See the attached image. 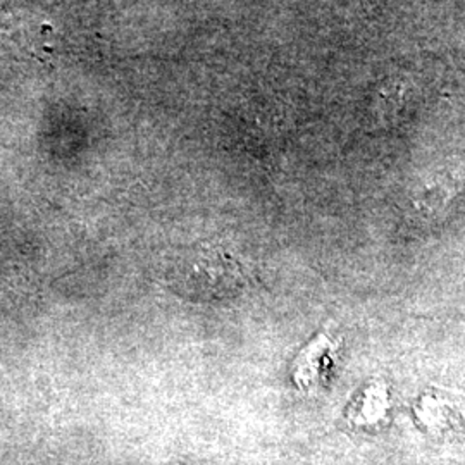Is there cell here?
Masks as SVG:
<instances>
[{
  "mask_svg": "<svg viewBox=\"0 0 465 465\" xmlns=\"http://www.w3.org/2000/svg\"><path fill=\"white\" fill-rule=\"evenodd\" d=\"M52 26L42 23L40 17L21 15L13 16L5 23H0V44H9L15 49L26 52L36 59H42L45 54H52L49 47Z\"/></svg>",
  "mask_w": 465,
  "mask_h": 465,
  "instance_id": "6da1fadb",
  "label": "cell"
}]
</instances>
